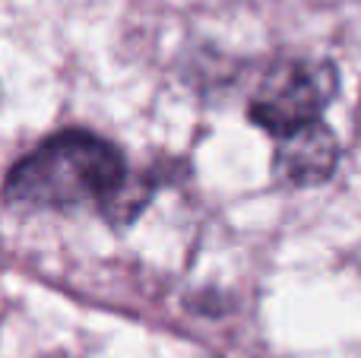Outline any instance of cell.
Returning a JSON list of instances; mask_svg holds the SVG:
<instances>
[{
  "mask_svg": "<svg viewBox=\"0 0 361 358\" xmlns=\"http://www.w3.org/2000/svg\"><path fill=\"white\" fill-rule=\"evenodd\" d=\"M124 152L89 130H61L19 159L4 184V200L29 209L108 206L124 213Z\"/></svg>",
  "mask_w": 361,
  "mask_h": 358,
  "instance_id": "obj_1",
  "label": "cell"
},
{
  "mask_svg": "<svg viewBox=\"0 0 361 358\" xmlns=\"http://www.w3.org/2000/svg\"><path fill=\"white\" fill-rule=\"evenodd\" d=\"M339 92V73L330 61L292 57L276 61L250 95L247 118L273 140L288 137L324 118Z\"/></svg>",
  "mask_w": 361,
  "mask_h": 358,
  "instance_id": "obj_2",
  "label": "cell"
},
{
  "mask_svg": "<svg viewBox=\"0 0 361 358\" xmlns=\"http://www.w3.org/2000/svg\"><path fill=\"white\" fill-rule=\"evenodd\" d=\"M336 165H339V140L326 127L324 118L276 140L273 171L288 187H311V184L330 181Z\"/></svg>",
  "mask_w": 361,
  "mask_h": 358,
  "instance_id": "obj_3",
  "label": "cell"
}]
</instances>
